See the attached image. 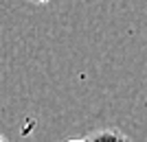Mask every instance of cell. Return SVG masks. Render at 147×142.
Returning <instances> with one entry per match:
<instances>
[{
    "mask_svg": "<svg viewBox=\"0 0 147 142\" xmlns=\"http://www.w3.org/2000/svg\"><path fill=\"white\" fill-rule=\"evenodd\" d=\"M86 142H132V140H129V136H125L123 131L114 129V127H103V129L88 133Z\"/></svg>",
    "mask_w": 147,
    "mask_h": 142,
    "instance_id": "6da1fadb",
    "label": "cell"
},
{
    "mask_svg": "<svg viewBox=\"0 0 147 142\" xmlns=\"http://www.w3.org/2000/svg\"><path fill=\"white\" fill-rule=\"evenodd\" d=\"M66 142H86V138H73V140H66Z\"/></svg>",
    "mask_w": 147,
    "mask_h": 142,
    "instance_id": "7a4b0ae2",
    "label": "cell"
},
{
    "mask_svg": "<svg viewBox=\"0 0 147 142\" xmlns=\"http://www.w3.org/2000/svg\"><path fill=\"white\" fill-rule=\"evenodd\" d=\"M0 142H9V140H7V138L2 136V133H0Z\"/></svg>",
    "mask_w": 147,
    "mask_h": 142,
    "instance_id": "3957f363",
    "label": "cell"
}]
</instances>
